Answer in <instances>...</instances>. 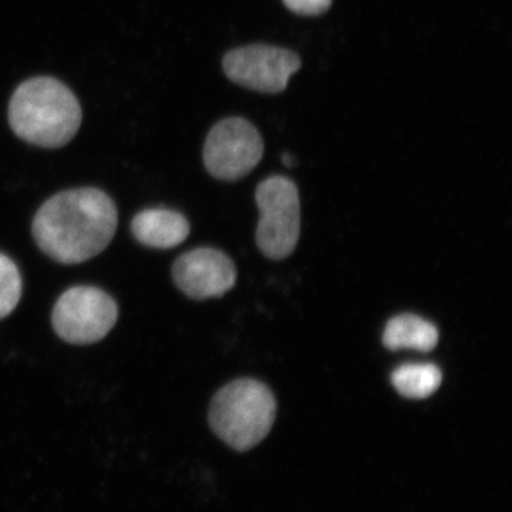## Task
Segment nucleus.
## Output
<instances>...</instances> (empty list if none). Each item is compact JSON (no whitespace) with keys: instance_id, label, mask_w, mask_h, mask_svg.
I'll return each instance as SVG.
<instances>
[{"instance_id":"nucleus-4","label":"nucleus","mask_w":512,"mask_h":512,"mask_svg":"<svg viewBox=\"0 0 512 512\" xmlns=\"http://www.w3.org/2000/svg\"><path fill=\"white\" fill-rule=\"evenodd\" d=\"M259 222L256 244L269 259H284L295 251L301 234L298 188L288 178L275 175L256 188Z\"/></svg>"},{"instance_id":"nucleus-13","label":"nucleus","mask_w":512,"mask_h":512,"mask_svg":"<svg viewBox=\"0 0 512 512\" xmlns=\"http://www.w3.org/2000/svg\"><path fill=\"white\" fill-rule=\"evenodd\" d=\"M286 8L296 15L318 16L332 5V0H282Z\"/></svg>"},{"instance_id":"nucleus-12","label":"nucleus","mask_w":512,"mask_h":512,"mask_svg":"<svg viewBox=\"0 0 512 512\" xmlns=\"http://www.w3.org/2000/svg\"><path fill=\"white\" fill-rule=\"evenodd\" d=\"M23 281L18 265L0 252V320L15 311L22 298Z\"/></svg>"},{"instance_id":"nucleus-14","label":"nucleus","mask_w":512,"mask_h":512,"mask_svg":"<svg viewBox=\"0 0 512 512\" xmlns=\"http://www.w3.org/2000/svg\"><path fill=\"white\" fill-rule=\"evenodd\" d=\"M282 163H284L286 167H292V165L295 164V158H293L291 154L285 153L284 156H282Z\"/></svg>"},{"instance_id":"nucleus-5","label":"nucleus","mask_w":512,"mask_h":512,"mask_svg":"<svg viewBox=\"0 0 512 512\" xmlns=\"http://www.w3.org/2000/svg\"><path fill=\"white\" fill-rule=\"evenodd\" d=\"M119 319L117 302L97 286L79 285L59 296L52 312L56 335L70 345H93L106 338Z\"/></svg>"},{"instance_id":"nucleus-1","label":"nucleus","mask_w":512,"mask_h":512,"mask_svg":"<svg viewBox=\"0 0 512 512\" xmlns=\"http://www.w3.org/2000/svg\"><path fill=\"white\" fill-rule=\"evenodd\" d=\"M119 212L99 188H74L53 195L37 210L32 234L37 247L53 261L83 264L113 241Z\"/></svg>"},{"instance_id":"nucleus-2","label":"nucleus","mask_w":512,"mask_h":512,"mask_svg":"<svg viewBox=\"0 0 512 512\" xmlns=\"http://www.w3.org/2000/svg\"><path fill=\"white\" fill-rule=\"evenodd\" d=\"M9 123L16 136L32 146L60 148L82 124V107L72 90L52 77L20 84L9 104Z\"/></svg>"},{"instance_id":"nucleus-10","label":"nucleus","mask_w":512,"mask_h":512,"mask_svg":"<svg viewBox=\"0 0 512 512\" xmlns=\"http://www.w3.org/2000/svg\"><path fill=\"white\" fill-rule=\"evenodd\" d=\"M439 342V330L433 323L420 316L399 315L387 323L383 333V343L387 349H414L430 352Z\"/></svg>"},{"instance_id":"nucleus-8","label":"nucleus","mask_w":512,"mask_h":512,"mask_svg":"<svg viewBox=\"0 0 512 512\" xmlns=\"http://www.w3.org/2000/svg\"><path fill=\"white\" fill-rule=\"evenodd\" d=\"M171 275L177 288L194 301L221 298L237 282L234 262L212 248L192 249L178 256Z\"/></svg>"},{"instance_id":"nucleus-3","label":"nucleus","mask_w":512,"mask_h":512,"mask_svg":"<svg viewBox=\"0 0 512 512\" xmlns=\"http://www.w3.org/2000/svg\"><path fill=\"white\" fill-rule=\"evenodd\" d=\"M276 400L264 383L239 379L215 394L208 413L218 439L235 451L251 450L274 427Z\"/></svg>"},{"instance_id":"nucleus-7","label":"nucleus","mask_w":512,"mask_h":512,"mask_svg":"<svg viewBox=\"0 0 512 512\" xmlns=\"http://www.w3.org/2000/svg\"><path fill=\"white\" fill-rule=\"evenodd\" d=\"M224 72L228 79L262 93H281L292 74L301 69V59L281 47L254 45L232 50L225 56Z\"/></svg>"},{"instance_id":"nucleus-9","label":"nucleus","mask_w":512,"mask_h":512,"mask_svg":"<svg viewBox=\"0 0 512 512\" xmlns=\"http://www.w3.org/2000/svg\"><path fill=\"white\" fill-rule=\"evenodd\" d=\"M191 225L181 212L168 208H147L131 221V234L141 245L153 249H171L183 244Z\"/></svg>"},{"instance_id":"nucleus-6","label":"nucleus","mask_w":512,"mask_h":512,"mask_svg":"<svg viewBox=\"0 0 512 512\" xmlns=\"http://www.w3.org/2000/svg\"><path fill=\"white\" fill-rule=\"evenodd\" d=\"M264 156L261 134L247 120L231 117L212 127L204 146V164L218 180L245 177Z\"/></svg>"},{"instance_id":"nucleus-11","label":"nucleus","mask_w":512,"mask_h":512,"mask_svg":"<svg viewBox=\"0 0 512 512\" xmlns=\"http://www.w3.org/2000/svg\"><path fill=\"white\" fill-rule=\"evenodd\" d=\"M441 382V370L429 363L400 366L392 375L394 389L407 399H427L437 392Z\"/></svg>"}]
</instances>
